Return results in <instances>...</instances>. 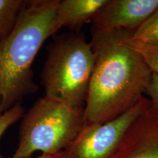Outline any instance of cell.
<instances>
[{
	"instance_id": "cell-15",
	"label": "cell",
	"mask_w": 158,
	"mask_h": 158,
	"mask_svg": "<svg viewBox=\"0 0 158 158\" xmlns=\"http://www.w3.org/2000/svg\"><path fill=\"white\" fill-rule=\"evenodd\" d=\"M0 158H6L2 155L0 154ZM63 158V151L53 154H42L35 158Z\"/></svg>"
},
{
	"instance_id": "cell-7",
	"label": "cell",
	"mask_w": 158,
	"mask_h": 158,
	"mask_svg": "<svg viewBox=\"0 0 158 158\" xmlns=\"http://www.w3.org/2000/svg\"><path fill=\"white\" fill-rule=\"evenodd\" d=\"M108 0L59 1L49 30L53 36L60 29L66 27L70 32L79 33L83 25L92 19Z\"/></svg>"
},
{
	"instance_id": "cell-2",
	"label": "cell",
	"mask_w": 158,
	"mask_h": 158,
	"mask_svg": "<svg viewBox=\"0 0 158 158\" xmlns=\"http://www.w3.org/2000/svg\"><path fill=\"white\" fill-rule=\"evenodd\" d=\"M59 1H25L15 28L0 42V115L38 90L32 64L50 37Z\"/></svg>"
},
{
	"instance_id": "cell-6",
	"label": "cell",
	"mask_w": 158,
	"mask_h": 158,
	"mask_svg": "<svg viewBox=\"0 0 158 158\" xmlns=\"http://www.w3.org/2000/svg\"><path fill=\"white\" fill-rule=\"evenodd\" d=\"M158 7V0H108L92 19L102 32L124 29L134 33Z\"/></svg>"
},
{
	"instance_id": "cell-12",
	"label": "cell",
	"mask_w": 158,
	"mask_h": 158,
	"mask_svg": "<svg viewBox=\"0 0 158 158\" xmlns=\"http://www.w3.org/2000/svg\"><path fill=\"white\" fill-rule=\"evenodd\" d=\"M146 93L151 98V107L158 111V74L152 73Z\"/></svg>"
},
{
	"instance_id": "cell-5",
	"label": "cell",
	"mask_w": 158,
	"mask_h": 158,
	"mask_svg": "<svg viewBox=\"0 0 158 158\" xmlns=\"http://www.w3.org/2000/svg\"><path fill=\"white\" fill-rule=\"evenodd\" d=\"M151 106L144 96L134 106L102 124H85L63 158H110L121 139L137 118Z\"/></svg>"
},
{
	"instance_id": "cell-1",
	"label": "cell",
	"mask_w": 158,
	"mask_h": 158,
	"mask_svg": "<svg viewBox=\"0 0 158 158\" xmlns=\"http://www.w3.org/2000/svg\"><path fill=\"white\" fill-rule=\"evenodd\" d=\"M132 34L124 29L102 32L91 28L94 66L84 109L85 124L117 117L146 93L152 73L126 44Z\"/></svg>"
},
{
	"instance_id": "cell-9",
	"label": "cell",
	"mask_w": 158,
	"mask_h": 158,
	"mask_svg": "<svg viewBox=\"0 0 158 158\" xmlns=\"http://www.w3.org/2000/svg\"><path fill=\"white\" fill-rule=\"evenodd\" d=\"M132 35L126 40V44L141 56L152 73L158 74V45L132 40Z\"/></svg>"
},
{
	"instance_id": "cell-14",
	"label": "cell",
	"mask_w": 158,
	"mask_h": 158,
	"mask_svg": "<svg viewBox=\"0 0 158 158\" xmlns=\"http://www.w3.org/2000/svg\"><path fill=\"white\" fill-rule=\"evenodd\" d=\"M132 158H158V146L148 149Z\"/></svg>"
},
{
	"instance_id": "cell-13",
	"label": "cell",
	"mask_w": 158,
	"mask_h": 158,
	"mask_svg": "<svg viewBox=\"0 0 158 158\" xmlns=\"http://www.w3.org/2000/svg\"><path fill=\"white\" fill-rule=\"evenodd\" d=\"M138 40L149 44L158 45V29L144 34L136 40Z\"/></svg>"
},
{
	"instance_id": "cell-8",
	"label": "cell",
	"mask_w": 158,
	"mask_h": 158,
	"mask_svg": "<svg viewBox=\"0 0 158 158\" xmlns=\"http://www.w3.org/2000/svg\"><path fill=\"white\" fill-rule=\"evenodd\" d=\"M25 1L0 0V42L15 28Z\"/></svg>"
},
{
	"instance_id": "cell-10",
	"label": "cell",
	"mask_w": 158,
	"mask_h": 158,
	"mask_svg": "<svg viewBox=\"0 0 158 158\" xmlns=\"http://www.w3.org/2000/svg\"><path fill=\"white\" fill-rule=\"evenodd\" d=\"M25 113L24 108L19 102L0 115V139L11 125L21 119Z\"/></svg>"
},
{
	"instance_id": "cell-11",
	"label": "cell",
	"mask_w": 158,
	"mask_h": 158,
	"mask_svg": "<svg viewBox=\"0 0 158 158\" xmlns=\"http://www.w3.org/2000/svg\"><path fill=\"white\" fill-rule=\"evenodd\" d=\"M158 29V7L152 14L142 24L131 36L132 40H136L144 34Z\"/></svg>"
},
{
	"instance_id": "cell-3",
	"label": "cell",
	"mask_w": 158,
	"mask_h": 158,
	"mask_svg": "<svg viewBox=\"0 0 158 158\" xmlns=\"http://www.w3.org/2000/svg\"><path fill=\"white\" fill-rule=\"evenodd\" d=\"M40 74L46 97L74 108H85L94 66L90 43L82 32L54 35Z\"/></svg>"
},
{
	"instance_id": "cell-4",
	"label": "cell",
	"mask_w": 158,
	"mask_h": 158,
	"mask_svg": "<svg viewBox=\"0 0 158 158\" xmlns=\"http://www.w3.org/2000/svg\"><path fill=\"white\" fill-rule=\"evenodd\" d=\"M84 109L74 108L46 96L23 114L19 142L11 158H30L34 153L64 151L85 126Z\"/></svg>"
}]
</instances>
